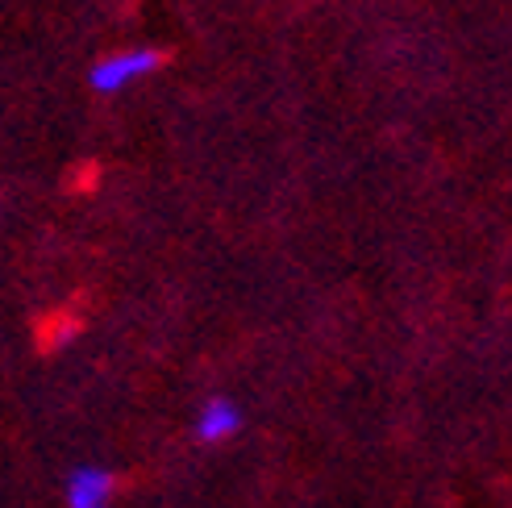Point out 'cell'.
<instances>
[{"label": "cell", "mask_w": 512, "mask_h": 508, "mask_svg": "<svg viewBox=\"0 0 512 508\" xmlns=\"http://www.w3.org/2000/svg\"><path fill=\"white\" fill-rule=\"evenodd\" d=\"M80 329H84V321L75 317V313H67V309H55V313H46L42 321H38V346L42 350H59V346H67L71 338H80Z\"/></svg>", "instance_id": "4"}, {"label": "cell", "mask_w": 512, "mask_h": 508, "mask_svg": "<svg viewBox=\"0 0 512 508\" xmlns=\"http://www.w3.org/2000/svg\"><path fill=\"white\" fill-rule=\"evenodd\" d=\"M117 475L105 467H75L67 475V504L71 508H113Z\"/></svg>", "instance_id": "2"}, {"label": "cell", "mask_w": 512, "mask_h": 508, "mask_svg": "<svg viewBox=\"0 0 512 508\" xmlns=\"http://www.w3.org/2000/svg\"><path fill=\"white\" fill-rule=\"evenodd\" d=\"M167 50L163 46H125V50H113V55L96 59L92 71H88V88L100 92V96H113L121 88H130L146 75H155L167 67Z\"/></svg>", "instance_id": "1"}, {"label": "cell", "mask_w": 512, "mask_h": 508, "mask_svg": "<svg viewBox=\"0 0 512 508\" xmlns=\"http://www.w3.org/2000/svg\"><path fill=\"white\" fill-rule=\"evenodd\" d=\"M242 404L234 396H213L200 404V417H196V438L200 442H225L242 429Z\"/></svg>", "instance_id": "3"}]
</instances>
